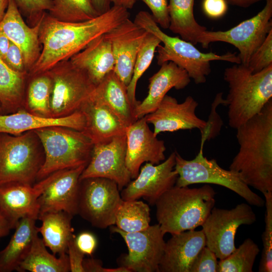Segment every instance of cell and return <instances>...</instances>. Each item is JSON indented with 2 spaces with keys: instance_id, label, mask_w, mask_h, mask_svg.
<instances>
[{
  "instance_id": "cell-14",
  "label": "cell",
  "mask_w": 272,
  "mask_h": 272,
  "mask_svg": "<svg viewBox=\"0 0 272 272\" xmlns=\"http://www.w3.org/2000/svg\"><path fill=\"white\" fill-rule=\"evenodd\" d=\"M126 134L113 138L108 142L93 145L90 159L82 172L80 181L101 177L115 181L121 190L131 181L126 166Z\"/></svg>"
},
{
  "instance_id": "cell-11",
  "label": "cell",
  "mask_w": 272,
  "mask_h": 272,
  "mask_svg": "<svg viewBox=\"0 0 272 272\" xmlns=\"http://www.w3.org/2000/svg\"><path fill=\"white\" fill-rule=\"evenodd\" d=\"M265 1L264 8L254 16L228 30H207L201 34L198 43L204 48H208L213 42L231 44L238 49L241 63L247 66L252 54L272 30V0Z\"/></svg>"
},
{
  "instance_id": "cell-53",
  "label": "cell",
  "mask_w": 272,
  "mask_h": 272,
  "mask_svg": "<svg viewBox=\"0 0 272 272\" xmlns=\"http://www.w3.org/2000/svg\"><path fill=\"white\" fill-rule=\"evenodd\" d=\"M113 6L123 7L127 10L133 8L136 2L135 0H110Z\"/></svg>"
},
{
  "instance_id": "cell-41",
  "label": "cell",
  "mask_w": 272,
  "mask_h": 272,
  "mask_svg": "<svg viewBox=\"0 0 272 272\" xmlns=\"http://www.w3.org/2000/svg\"><path fill=\"white\" fill-rule=\"evenodd\" d=\"M224 105V99L222 93H218L211 106V112L203 131L201 133V143L200 147H203L205 143L217 136L220 132L223 122L217 113V108L221 105Z\"/></svg>"
},
{
  "instance_id": "cell-2",
  "label": "cell",
  "mask_w": 272,
  "mask_h": 272,
  "mask_svg": "<svg viewBox=\"0 0 272 272\" xmlns=\"http://www.w3.org/2000/svg\"><path fill=\"white\" fill-rule=\"evenodd\" d=\"M239 149L229 169L262 194L272 191V99L236 129Z\"/></svg>"
},
{
  "instance_id": "cell-51",
  "label": "cell",
  "mask_w": 272,
  "mask_h": 272,
  "mask_svg": "<svg viewBox=\"0 0 272 272\" xmlns=\"http://www.w3.org/2000/svg\"><path fill=\"white\" fill-rule=\"evenodd\" d=\"M11 226L7 220L0 213V238L8 234Z\"/></svg>"
},
{
  "instance_id": "cell-45",
  "label": "cell",
  "mask_w": 272,
  "mask_h": 272,
  "mask_svg": "<svg viewBox=\"0 0 272 272\" xmlns=\"http://www.w3.org/2000/svg\"><path fill=\"white\" fill-rule=\"evenodd\" d=\"M74 235L71 239L67 247V253L72 272H85L83 262L85 255L77 247L75 242Z\"/></svg>"
},
{
  "instance_id": "cell-49",
  "label": "cell",
  "mask_w": 272,
  "mask_h": 272,
  "mask_svg": "<svg viewBox=\"0 0 272 272\" xmlns=\"http://www.w3.org/2000/svg\"><path fill=\"white\" fill-rule=\"evenodd\" d=\"M91 1L99 15L106 12L111 7L110 0H91Z\"/></svg>"
},
{
  "instance_id": "cell-50",
  "label": "cell",
  "mask_w": 272,
  "mask_h": 272,
  "mask_svg": "<svg viewBox=\"0 0 272 272\" xmlns=\"http://www.w3.org/2000/svg\"><path fill=\"white\" fill-rule=\"evenodd\" d=\"M11 43V41L9 38L0 33V57L4 60L7 53Z\"/></svg>"
},
{
  "instance_id": "cell-22",
  "label": "cell",
  "mask_w": 272,
  "mask_h": 272,
  "mask_svg": "<svg viewBox=\"0 0 272 272\" xmlns=\"http://www.w3.org/2000/svg\"><path fill=\"white\" fill-rule=\"evenodd\" d=\"M205 246L202 230H188L172 235L165 242L159 272H190L194 260Z\"/></svg>"
},
{
  "instance_id": "cell-52",
  "label": "cell",
  "mask_w": 272,
  "mask_h": 272,
  "mask_svg": "<svg viewBox=\"0 0 272 272\" xmlns=\"http://www.w3.org/2000/svg\"><path fill=\"white\" fill-rule=\"evenodd\" d=\"M227 3L233 6L247 8L262 0H226Z\"/></svg>"
},
{
  "instance_id": "cell-29",
  "label": "cell",
  "mask_w": 272,
  "mask_h": 272,
  "mask_svg": "<svg viewBox=\"0 0 272 272\" xmlns=\"http://www.w3.org/2000/svg\"><path fill=\"white\" fill-rule=\"evenodd\" d=\"M36 220L24 217L19 221L9 243L0 251V272L17 271L30 249L35 235L38 233Z\"/></svg>"
},
{
  "instance_id": "cell-3",
  "label": "cell",
  "mask_w": 272,
  "mask_h": 272,
  "mask_svg": "<svg viewBox=\"0 0 272 272\" xmlns=\"http://www.w3.org/2000/svg\"><path fill=\"white\" fill-rule=\"evenodd\" d=\"M216 193L208 184L199 188L175 185L168 190L155 205L162 233L173 235L201 226L215 207Z\"/></svg>"
},
{
  "instance_id": "cell-12",
  "label": "cell",
  "mask_w": 272,
  "mask_h": 272,
  "mask_svg": "<svg viewBox=\"0 0 272 272\" xmlns=\"http://www.w3.org/2000/svg\"><path fill=\"white\" fill-rule=\"evenodd\" d=\"M256 220L251 205L241 203L231 209L214 207L201 225L206 246L219 259L229 256L236 249L235 235L238 228L250 225Z\"/></svg>"
},
{
  "instance_id": "cell-43",
  "label": "cell",
  "mask_w": 272,
  "mask_h": 272,
  "mask_svg": "<svg viewBox=\"0 0 272 272\" xmlns=\"http://www.w3.org/2000/svg\"><path fill=\"white\" fill-rule=\"evenodd\" d=\"M135 1H141L147 6L151 11V15L159 27L168 29L170 24L168 0Z\"/></svg>"
},
{
  "instance_id": "cell-21",
  "label": "cell",
  "mask_w": 272,
  "mask_h": 272,
  "mask_svg": "<svg viewBox=\"0 0 272 272\" xmlns=\"http://www.w3.org/2000/svg\"><path fill=\"white\" fill-rule=\"evenodd\" d=\"M41 19L34 26L28 25L14 0H9L5 15L0 22V33L6 36L20 49L28 74L41 52L39 38Z\"/></svg>"
},
{
  "instance_id": "cell-9",
  "label": "cell",
  "mask_w": 272,
  "mask_h": 272,
  "mask_svg": "<svg viewBox=\"0 0 272 272\" xmlns=\"http://www.w3.org/2000/svg\"><path fill=\"white\" fill-rule=\"evenodd\" d=\"M47 72L52 82L50 106L53 118L79 110L95 87L87 74L70 59L57 63Z\"/></svg>"
},
{
  "instance_id": "cell-4",
  "label": "cell",
  "mask_w": 272,
  "mask_h": 272,
  "mask_svg": "<svg viewBox=\"0 0 272 272\" xmlns=\"http://www.w3.org/2000/svg\"><path fill=\"white\" fill-rule=\"evenodd\" d=\"M224 79L228 86L224 99L228 125L236 129L258 113L272 99V64L253 73L241 63L226 68Z\"/></svg>"
},
{
  "instance_id": "cell-7",
  "label": "cell",
  "mask_w": 272,
  "mask_h": 272,
  "mask_svg": "<svg viewBox=\"0 0 272 272\" xmlns=\"http://www.w3.org/2000/svg\"><path fill=\"white\" fill-rule=\"evenodd\" d=\"M40 143L34 130L19 135L0 133V185H34L44 160Z\"/></svg>"
},
{
  "instance_id": "cell-38",
  "label": "cell",
  "mask_w": 272,
  "mask_h": 272,
  "mask_svg": "<svg viewBox=\"0 0 272 272\" xmlns=\"http://www.w3.org/2000/svg\"><path fill=\"white\" fill-rule=\"evenodd\" d=\"M265 212V226L261 235L262 249L258 266L259 272L272 271V191L264 193Z\"/></svg>"
},
{
  "instance_id": "cell-40",
  "label": "cell",
  "mask_w": 272,
  "mask_h": 272,
  "mask_svg": "<svg viewBox=\"0 0 272 272\" xmlns=\"http://www.w3.org/2000/svg\"><path fill=\"white\" fill-rule=\"evenodd\" d=\"M272 64V30L263 43L253 52L247 67L253 73L259 72Z\"/></svg>"
},
{
  "instance_id": "cell-36",
  "label": "cell",
  "mask_w": 272,
  "mask_h": 272,
  "mask_svg": "<svg viewBox=\"0 0 272 272\" xmlns=\"http://www.w3.org/2000/svg\"><path fill=\"white\" fill-rule=\"evenodd\" d=\"M161 43L157 36L148 32L141 45L134 62L132 78L127 86L128 97L134 109L140 102L137 100L135 97L138 82L151 65L157 48Z\"/></svg>"
},
{
  "instance_id": "cell-35",
  "label": "cell",
  "mask_w": 272,
  "mask_h": 272,
  "mask_svg": "<svg viewBox=\"0 0 272 272\" xmlns=\"http://www.w3.org/2000/svg\"><path fill=\"white\" fill-rule=\"evenodd\" d=\"M52 7L48 14L64 22H79L93 19L99 14L91 0H51Z\"/></svg>"
},
{
  "instance_id": "cell-46",
  "label": "cell",
  "mask_w": 272,
  "mask_h": 272,
  "mask_svg": "<svg viewBox=\"0 0 272 272\" xmlns=\"http://www.w3.org/2000/svg\"><path fill=\"white\" fill-rule=\"evenodd\" d=\"M74 240L77 247L84 255H91L97 246L96 238L94 234L89 232L80 233L75 236Z\"/></svg>"
},
{
  "instance_id": "cell-34",
  "label": "cell",
  "mask_w": 272,
  "mask_h": 272,
  "mask_svg": "<svg viewBox=\"0 0 272 272\" xmlns=\"http://www.w3.org/2000/svg\"><path fill=\"white\" fill-rule=\"evenodd\" d=\"M150 220L148 204L137 200H123L116 214L115 225L124 232H135L148 228Z\"/></svg>"
},
{
  "instance_id": "cell-54",
  "label": "cell",
  "mask_w": 272,
  "mask_h": 272,
  "mask_svg": "<svg viewBox=\"0 0 272 272\" xmlns=\"http://www.w3.org/2000/svg\"><path fill=\"white\" fill-rule=\"evenodd\" d=\"M9 0H0V22L7 10Z\"/></svg>"
},
{
  "instance_id": "cell-5",
  "label": "cell",
  "mask_w": 272,
  "mask_h": 272,
  "mask_svg": "<svg viewBox=\"0 0 272 272\" xmlns=\"http://www.w3.org/2000/svg\"><path fill=\"white\" fill-rule=\"evenodd\" d=\"M134 22L147 32L157 36L163 43L157 48L158 65L172 61L187 73L196 84L205 83L211 72V62L224 61L236 64L241 63L235 53L227 52L220 55L213 52L203 53L192 43L178 37L170 36L165 33L155 21L151 14L140 11Z\"/></svg>"
},
{
  "instance_id": "cell-24",
  "label": "cell",
  "mask_w": 272,
  "mask_h": 272,
  "mask_svg": "<svg viewBox=\"0 0 272 272\" xmlns=\"http://www.w3.org/2000/svg\"><path fill=\"white\" fill-rule=\"evenodd\" d=\"M79 110L85 119L82 131L93 145L105 143L115 137L125 134L127 126L105 105L88 98Z\"/></svg>"
},
{
  "instance_id": "cell-20",
  "label": "cell",
  "mask_w": 272,
  "mask_h": 272,
  "mask_svg": "<svg viewBox=\"0 0 272 272\" xmlns=\"http://www.w3.org/2000/svg\"><path fill=\"white\" fill-rule=\"evenodd\" d=\"M47 184L46 177L35 184L12 183L0 185V213L15 228L23 218L37 220L38 198Z\"/></svg>"
},
{
  "instance_id": "cell-48",
  "label": "cell",
  "mask_w": 272,
  "mask_h": 272,
  "mask_svg": "<svg viewBox=\"0 0 272 272\" xmlns=\"http://www.w3.org/2000/svg\"><path fill=\"white\" fill-rule=\"evenodd\" d=\"M83 266L85 272H130L122 266L113 268L103 267L100 260L93 258H84Z\"/></svg>"
},
{
  "instance_id": "cell-18",
  "label": "cell",
  "mask_w": 272,
  "mask_h": 272,
  "mask_svg": "<svg viewBox=\"0 0 272 272\" xmlns=\"http://www.w3.org/2000/svg\"><path fill=\"white\" fill-rule=\"evenodd\" d=\"M125 134V162L131 179L138 176L144 162L158 164L165 160V143L150 129L145 116L129 125Z\"/></svg>"
},
{
  "instance_id": "cell-30",
  "label": "cell",
  "mask_w": 272,
  "mask_h": 272,
  "mask_svg": "<svg viewBox=\"0 0 272 272\" xmlns=\"http://www.w3.org/2000/svg\"><path fill=\"white\" fill-rule=\"evenodd\" d=\"M27 72H17L10 68L0 57V103L3 111L13 113L23 109Z\"/></svg>"
},
{
  "instance_id": "cell-32",
  "label": "cell",
  "mask_w": 272,
  "mask_h": 272,
  "mask_svg": "<svg viewBox=\"0 0 272 272\" xmlns=\"http://www.w3.org/2000/svg\"><path fill=\"white\" fill-rule=\"evenodd\" d=\"M24 272H68L70 271L67 253L56 257L46 249L42 238L37 233L33 239L30 249L17 270Z\"/></svg>"
},
{
  "instance_id": "cell-16",
  "label": "cell",
  "mask_w": 272,
  "mask_h": 272,
  "mask_svg": "<svg viewBox=\"0 0 272 272\" xmlns=\"http://www.w3.org/2000/svg\"><path fill=\"white\" fill-rule=\"evenodd\" d=\"M86 166L58 170L46 177L47 186L38 198L39 215L55 211L78 214L80 177Z\"/></svg>"
},
{
  "instance_id": "cell-10",
  "label": "cell",
  "mask_w": 272,
  "mask_h": 272,
  "mask_svg": "<svg viewBox=\"0 0 272 272\" xmlns=\"http://www.w3.org/2000/svg\"><path fill=\"white\" fill-rule=\"evenodd\" d=\"M119 191L117 183L109 179L92 177L80 180L78 214L98 228L114 225L123 201Z\"/></svg>"
},
{
  "instance_id": "cell-23",
  "label": "cell",
  "mask_w": 272,
  "mask_h": 272,
  "mask_svg": "<svg viewBox=\"0 0 272 272\" xmlns=\"http://www.w3.org/2000/svg\"><path fill=\"white\" fill-rule=\"evenodd\" d=\"M160 66L159 71L149 79L147 96L134 109L136 120L153 112L170 89H184L190 82L186 71L175 63L168 61Z\"/></svg>"
},
{
  "instance_id": "cell-37",
  "label": "cell",
  "mask_w": 272,
  "mask_h": 272,
  "mask_svg": "<svg viewBox=\"0 0 272 272\" xmlns=\"http://www.w3.org/2000/svg\"><path fill=\"white\" fill-rule=\"evenodd\" d=\"M259 252L258 246L248 238L229 256L218 261V272H252Z\"/></svg>"
},
{
  "instance_id": "cell-55",
  "label": "cell",
  "mask_w": 272,
  "mask_h": 272,
  "mask_svg": "<svg viewBox=\"0 0 272 272\" xmlns=\"http://www.w3.org/2000/svg\"><path fill=\"white\" fill-rule=\"evenodd\" d=\"M3 108H2V105H1V104L0 103V114L2 112H3Z\"/></svg>"
},
{
  "instance_id": "cell-6",
  "label": "cell",
  "mask_w": 272,
  "mask_h": 272,
  "mask_svg": "<svg viewBox=\"0 0 272 272\" xmlns=\"http://www.w3.org/2000/svg\"><path fill=\"white\" fill-rule=\"evenodd\" d=\"M43 147L44 160L36 179L40 180L58 170L87 165L93 144L82 131L62 126L34 130Z\"/></svg>"
},
{
  "instance_id": "cell-8",
  "label": "cell",
  "mask_w": 272,
  "mask_h": 272,
  "mask_svg": "<svg viewBox=\"0 0 272 272\" xmlns=\"http://www.w3.org/2000/svg\"><path fill=\"white\" fill-rule=\"evenodd\" d=\"M174 169L178 174L175 183L177 186L196 183L219 185L235 192L251 206H264L265 200L250 189L238 173L226 170L215 159L209 160L204 156L203 147H200L198 154L191 160L184 159L175 151Z\"/></svg>"
},
{
  "instance_id": "cell-31",
  "label": "cell",
  "mask_w": 272,
  "mask_h": 272,
  "mask_svg": "<svg viewBox=\"0 0 272 272\" xmlns=\"http://www.w3.org/2000/svg\"><path fill=\"white\" fill-rule=\"evenodd\" d=\"M194 0H169L170 24L168 29L194 45L207 30L196 21L193 12Z\"/></svg>"
},
{
  "instance_id": "cell-26",
  "label": "cell",
  "mask_w": 272,
  "mask_h": 272,
  "mask_svg": "<svg viewBox=\"0 0 272 272\" xmlns=\"http://www.w3.org/2000/svg\"><path fill=\"white\" fill-rule=\"evenodd\" d=\"M70 60L85 72L95 86L114 70L115 65L110 43L104 34L90 42Z\"/></svg>"
},
{
  "instance_id": "cell-47",
  "label": "cell",
  "mask_w": 272,
  "mask_h": 272,
  "mask_svg": "<svg viewBox=\"0 0 272 272\" xmlns=\"http://www.w3.org/2000/svg\"><path fill=\"white\" fill-rule=\"evenodd\" d=\"M226 0H204L202 8L206 15L213 19L223 16L228 9Z\"/></svg>"
},
{
  "instance_id": "cell-28",
  "label": "cell",
  "mask_w": 272,
  "mask_h": 272,
  "mask_svg": "<svg viewBox=\"0 0 272 272\" xmlns=\"http://www.w3.org/2000/svg\"><path fill=\"white\" fill-rule=\"evenodd\" d=\"M73 216L63 211L49 212L40 214L41 225L37 227L42 239L53 254L67 253L69 243L73 236L71 221Z\"/></svg>"
},
{
  "instance_id": "cell-25",
  "label": "cell",
  "mask_w": 272,
  "mask_h": 272,
  "mask_svg": "<svg viewBox=\"0 0 272 272\" xmlns=\"http://www.w3.org/2000/svg\"><path fill=\"white\" fill-rule=\"evenodd\" d=\"M85 124V116L80 110L59 118L40 116L24 109L9 114H0V133L13 135L51 126H62L82 131Z\"/></svg>"
},
{
  "instance_id": "cell-19",
  "label": "cell",
  "mask_w": 272,
  "mask_h": 272,
  "mask_svg": "<svg viewBox=\"0 0 272 272\" xmlns=\"http://www.w3.org/2000/svg\"><path fill=\"white\" fill-rule=\"evenodd\" d=\"M147 33L127 18L104 34L110 43L114 58L113 71L126 86L131 81L138 52Z\"/></svg>"
},
{
  "instance_id": "cell-33",
  "label": "cell",
  "mask_w": 272,
  "mask_h": 272,
  "mask_svg": "<svg viewBox=\"0 0 272 272\" xmlns=\"http://www.w3.org/2000/svg\"><path fill=\"white\" fill-rule=\"evenodd\" d=\"M24 107L27 111L42 117H51L50 97L52 82L47 72L29 77Z\"/></svg>"
},
{
  "instance_id": "cell-42",
  "label": "cell",
  "mask_w": 272,
  "mask_h": 272,
  "mask_svg": "<svg viewBox=\"0 0 272 272\" xmlns=\"http://www.w3.org/2000/svg\"><path fill=\"white\" fill-rule=\"evenodd\" d=\"M217 259L215 253L205 246L194 260L190 272H218Z\"/></svg>"
},
{
  "instance_id": "cell-17",
  "label": "cell",
  "mask_w": 272,
  "mask_h": 272,
  "mask_svg": "<svg viewBox=\"0 0 272 272\" xmlns=\"http://www.w3.org/2000/svg\"><path fill=\"white\" fill-rule=\"evenodd\" d=\"M198 102L188 96L181 103L169 95H165L157 108L145 116L148 123L154 125V134L174 132L179 130L198 129L201 133L206 121L199 118L195 113Z\"/></svg>"
},
{
  "instance_id": "cell-13",
  "label": "cell",
  "mask_w": 272,
  "mask_h": 272,
  "mask_svg": "<svg viewBox=\"0 0 272 272\" xmlns=\"http://www.w3.org/2000/svg\"><path fill=\"white\" fill-rule=\"evenodd\" d=\"M110 230L122 237L128 248L121 258V266L130 272H159L166 242L158 224L135 232H125L113 225Z\"/></svg>"
},
{
  "instance_id": "cell-44",
  "label": "cell",
  "mask_w": 272,
  "mask_h": 272,
  "mask_svg": "<svg viewBox=\"0 0 272 272\" xmlns=\"http://www.w3.org/2000/svg\"><path fill=\"white\" fill-rule=\"evenodd\" d=\"M4 60L14 71L20 73H28L22 51L12 42Z\"/></svg>"
},
{
  "instance_id": "cell-15",
  "label": "cell",
  "mask_w": 272,
  "mask_h": 272,
  "mask_svg": "<svg viewBox=\"0 0 272 272\" xmlns=\"http://www.w3.org/2000/svg\"><path fill=\"white\" fill-rule=\"evenodd\" d=\"M175 151L158 164L147 162L138 176L121 191L123 200H138L143 197L154 206L159 197L176 183L178 174L174 169Z\"/></svg>"
},
{
  "instance_id": "cell-1",
  "label": "cell",
  "mask_w": 272,
  "mask_h": 272,
  "mask_svg": "<svg viewBox=\"0 0 272 272\" xmlns=\"http://www.w3.org/2000/svg\"><path fill=\"white\" fill-rule=\"evenodd\" d=\"M128 10L113 6L96 17L79 22H64L43 16L39 32L40 55L29 76L48 71L57 63L70 59L90 42L106 34L129 18Z\"/></svg>"
},
{
  "instance_id": "cell-39",
  "label": "cell",
  "mask_w": 272,
  "mask_h": 272,
  "mask_svg": "<svg viewBox=\"0 0 272 272\" xmlns=\"http://www.w3.org/2000/svg\"><path fill=\"white\" fill-rule=\"evenodd\" d=\"M21 15L27 18L28 24L34 26L52 7L51 0H14Z\"/></svg>"
},
{
  "instance_id": "cell-27",
  "label": "cell",
  "mask_w": 272,
  "mask_h": 272,
  "mask_svg": "<svg viewBox=\"0 0 272 272\" xmlns=\"http://www.w3.org/2000/svg\"><path fill=\"white\" fill-rule=\"evenodd\" d=\"M88 99L107 106L127 127L137 120L134 107L128 97L127 86L113 71L95 86Z\"/></svg>"
}]
</instances>
